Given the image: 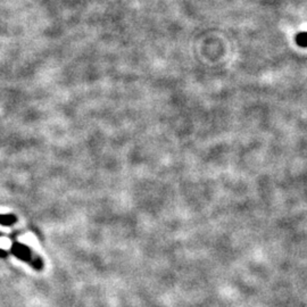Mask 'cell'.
<instances>
[{
	"mask_svg": "<svg viewBox=\"0 0 307 307\" xmlns=\"http://www.w3.org/2000/svg\"><path fill=\"white\" fill-rule=\"evenodd\" d=\"M296 42L299 47L307 48V32H301L297 34Z\"/></svg>",
	"mask_w": 307,
	"mask_h": 307,
	"instance_id": "cell-1",
	"label": "cell"
},
{
	"mask_svg": "<svg viewBox=\"0 0 307 307\" xmlns=\"http://www.w3.org/2000/svg\"><path fill=\"white\" fill-rule=\"evenodd\" d=\"M10 246H11V241L8 239V238H5V237L0 238V248L8 249Z\"/></svg>",
	"mask_w": 307,
	"mask_h": 307,
	"instance_id": "cell-2",
	"label": "cell"
},
{
	"mask_svg": "<svg viewBox=\"0 0 307 307\" xmlns=\"http://www.w3.org/2000/svg\"><path fill=\"white\" fill-rule=\"evenodd\" d=\"M0 231L9 232V229H8V228H5V226H0Z\"/></svg>",
	"mask_w": 307,
	"mask_h": 307,
	"instance_id": "cell-3",
	"label": "cell"
}]
</instances>
